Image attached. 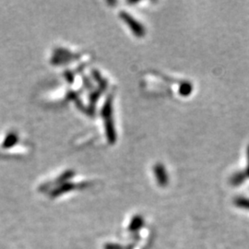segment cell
<instances>
[{
    "instance_id": "cell-1",
    "label": "cell",
    "mask_w": 249,
    "mask_h": 249,
    "mask_svg": "<svg viewBox=\"0 0 249 249\" xmlns=\"http://www.w3.org/2000/svg\"><path fill=\"white\" fill-rule=\"evenodd\" d=\"M120 17L131 29V31L133 32L135 36H137L138 37H142V36L145 35V29L143 28L142 25L140 24L139 21H137L135 18H132L128 13L121 12Z\"/></svg>"
},
{
    "instance_id": "cell-2",
    "label": "cell",
    "mask_w": 249,
    "mask_h": 249,
    "mask_svg": "<svg viewBox=\"0 0 249 249\" xmlns=\"http://www.w3.org/2000/svg\"><path fill=\"white\" fill-rule=\"evenodd\" d=\"M155 172H156V175L158 177V180L160 182V184H165L166 181H167V178H166V175H165V171L163 166L161 165H157L155 168Z\"/></svg>"
}]
</instances>
